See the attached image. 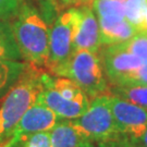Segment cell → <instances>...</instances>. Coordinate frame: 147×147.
<instances>
[{
  "mask_svg": "<svg viewBox=\"0 0 147 147\" xmlns=\"http://www.w3.org/2000/svg\"><path fill=\"white\" fill-rule=\"evenodd\" d=\"M44 89L42 72L27 63L19 81L0 104V147L13 136L16 125Z\"/></svg>",
  "mask_w": 147,
  "mask_h": 147,
  "instance_id": "cell-1",
  "label": "cell"
},
{
  "mask_svg": "<svg viewBox=\"0 0 147 147\" xmlns=\"http://www.w3.org/2000/svg\"><path fill=\"white\" fill-rule=\"evenodd\" d=\"M72 122L83 136L90 142L108 141L120 135L109 105V94L93 98L84 115Z\"/></svg>",
  "mask_w": 147,
  "mask_h": 147,
  "instance_id": "cell-4",
  "label": "cell"
},
{
  "mask_svg": "<svg viewBox=\"0 0 147 147\" xmlns=\"http://www.w3.org/2000/svg\"><path fill=\"white\" fill-rule=\"evenodd\" d=\"M21 143H23L21 135L18 134V133H14L13 136L11 137L10 140L5 143V144H3L1 147H16V146H19Z\"/></svg>",
  "mask_w": 147,
  "mask_h": 147,
  "instance_id": "cell-24",
  "label": "cell"
},
{
  "mask_svg": "<svg viewBox=\"0 0 147 147\" xmlns=\"http://www.w3.org/2000/svg\"><path fill=\"white\" fill-rule=\"evenodd\" d=\"M23 147H25V146H24V145H23Z\"/></svg>",
  "mask_w": 147,
  "mask_h": 147,
  "instance_id": "cell-27",
  "label": "cell"
},
{
  "mask_svg": "<svg viewBox=\"0 0 147 147\" xmlns=\"http://www.w3.org/2000/svg\"><path fill=\"white\" fill-rule=\"evenodd\" d=\"M27 62L0 60V100L21 78Z\"/></svg>",
  "mask_w": 147,
  "mask_h": 147,
  "instance_id": "cell-13",
  "label": "cell"
},
{
  "mask_svg": "<svg viewBox=\"0 0 147 147\" xmlns=\"http://www.w3.org/2000/svg\"><path fill=\"white\" fill-rule=\"evenodd\" d=\"M22 3L23 0H0V19L5 21L14 19Z\"/></svg>",
  "mask_w": 147,
  "mask_h": 147,
  "instance_id": "cell-19",
  "label": "cell"
},
{
  "mask_svg": "<svg viewBox=\"0 0 147 147\" xmlns=\"http://www.w3.org/2000/svg\"><path fill=\"white\" fill-rule=\"evenodd\" d=\"M127 49L135 56L142 60L144 63H147V34L143 32H137L131 39L124 42Z\"/></svg>",
  "mask_w": 147,
  "mask_h": 147,
  "instance_id": "cell-18",
  "label": "cell"
},
{
  "mask_svg": "<svg viewBox=\"0 0 147 147\" xmlns=\"http://www.w3.org/2000/svg\"><path fill=\"white\" fill-rule=\"evenodd\" d=\"M109 105L120 134L136 137L147 126L146 109L113 95H109Z\"/></svg>",
  "mask_w": 147,
  "mask_h": 147,
  "instance_id": "cell-7",
  "label": "cell"
},
{
  "mask_svg": "<svg viewBox=\"0 0 147 147\" xmlns=\"http://www.w3.org/2000/svg\"><path fill=\"white\" fill-rule=\"evenodd\" d=\"M134 142L140 147H147V126L144 129V131L136 137H131Z\"/></svg>",
  "mask_w": 147,
  "mask_h": 147,
  "instance_id": "cell-23",
  "label": "cell"
},
{
  "mask_svg": "<svg viewBox=\"0 0 147 147\" xmlns=\"http://www.w3.org/2000/svg\"><path fill=\"white\" fill-rule=\"evenodd\" d=\"M111 95L120 97L122 99L131 101L135 105L147 110V85L130 84L113 86L111 88Z\"/></svg>",
  "mask_w": 147,
  "mask_h": 147,
  "instance_id": "cell-16",
  "label": "cell"
},
{
  "mask_svg": "<svg viewBox=\"0 0 147 147\" xmlns=\"http://www.w3.org/2000/svg\"><path fill=\"white\" fill-rule=\"evenodd\" d=\"M78 8H70L55 21L49 34V58L46 68L55 75L73 53Z\"/></svg>",
  "mask_w": 147,
  "mask_h": 147,
  "instance_id": "cell-5",
  "label": "cell"
},
{
  "mask_svg": "<svg viewBox=\"0 0 147 147\" xmlns=\"http://www.w3.org/2000/svg\"><path fill=\"white\" fill-rule=\"evenodd\" d=\"M80 147H96V146H95L94 144H93V142H90V141H87V142L83 143V144H82V145H81Z\"/></svg>",
  "mask_w": 147,
  "mask_h": 147,
  "instance_id": "cell-26",
  "label": "cell"
},
{
  "mask_svg": "<svg viewBox=\"0 0 147 147\" xmlns=\"http://www.w3.org/2000/svg\"><path fill=\"white\" fill-rule=\"evenodd\" d=\"M138 32H143V33H146L147 34V7L146 10H145V13H144V19H143L142 25H141V28Z\"/></svg>",
  "mask_w": 147,
  "mask_h": 147,
  "instance_id": "cell-25",
  "label": "cell"
},
{
  "mask_svg": "<svg viewBox=\"0 0 147 147\" xmlns=\"http://www.w3.org/2000/svg\"><path fill=\"white\" fill-rule=\"evenodd\" d=\"M22 58L12 25L8 21L0 19V60L20 61Z\"/></svg>",
  "mask_w": 147,
  "mask_h": 147,
  "instance_id": "cell-14",
  "label": "cell"
},
{
  "mask_svg": "<svg viewBox=\"0 0 147 147\" xmlns=\"http://www.w3.org/2000/svg\"><path fill=\"white\" fill-rule=\"evenodd\" d=\"M100 30L101 45H117L127 42L137 33V30L126 19L122 20H104L97 19Z\"/></svg>",
  "mask_w": 147,
  "mask_h": 147,
  "instance_id": "cell-11",
  "label": "cell"
},
{
  "mask_svg": "<svg viewBox=\"0 0 147 147\" xmlns=\"http://www.w3.org/2000/svg\"><path fill=\"white\" fill-rule=\"evenodd\" d=\"M124 3L125 0H93L92 9L97 19L116 21L125 19Z\"/></svg>",
  "mask_w": 147,
  "mask_h": 147,
  "instance_id": "cell-15",
  "label": "cell"
},
{
  "mask_svg": "<svg viewBox=\"0 0 147 147\" xmlns=\"http://www.w3.org/2000/svg\"><path fill=\"white\" fill-rule=\"evenodd\" d=\"M49 133L51 147H80L87 142L72 120L60 119Z\"/></svg>",
  "mask_w": 147,
  "mask_h": 147,
  "instance_id": "cell-12",
  "label": "cell"
},
{
  "mask_svg": "<svg viewBox=\"0 0 147 147\" xmlns=\"http://www.w3.org/2000/svg\"><path fill=\"white\" fill-rule=\"evenodd\" d=\"M101 46L97 16L89 5L78 8V20L73 40V51L88 50L98 53Z\"/></svg>",
  "mask_w": 147,
  "mask_h": 147,
  "instance_id": "cell-8",
  "label": "cell"
},
{
  "mask_svg": "<svg viewBox=\"0 0 147 147\" xmlns=\"http://www.w3.org/2000/svg\"><path fill=\"white\" fill-rule=\"evenodd\" d=\"M37 98L49 109H51L60 119L67 120H74L84 115L90 104V101H74L65 99L53 87L46 84H44V89Z\"/></svg>",
  "mask_w": 147,
  "mask_h": 147,
  "instance_id": "cell-10",
  "label": "cell"
},
{
  "mask_svg": "<svg viewBox=\"0 0 147 147\" xmlns=\"http://www.w3.org/2000/svg\"><path fill=\"white\" fill-rule=\"evenodd\" d=\"M11 25L23 59L37 68H46L50 28L38 10L23 2Z\"/></svg>",
  "mask_w": 147,
  "mask_h": 147,
  "instance_id": "cell-2",
  "label": "cell"
},
{
  "mask_svg": "<svg viewBox=\"0 0 147 147\" xmlns=\"http://www.w3.org/2000/svg\"><path fill=\"white\" fill-rule=\"evenodd\" d=\"M63 5H74V7H83L90 5L93 0H57Z\"/></svg>",
  "mask_w": 147,
  "mask_h": 147,
  "instance_id": "cell-22",
  "label": "cell"
},
{
  "mask_svg": "<svg viewBox=\"0 0 147 147\" xmlns=\"http://www.w3.org/2000/svg\"><path fill=\"white\" fill-rule=\"evenodd\" d=\"M25 147H51L50 133L49 132H39L32 134L23 143Z\"/></svg>",
  "mask_w": 147,
  "mask_h": 147,
  "instance_id": "cell-21",
  "label": "cell"
},
{
  "mask_svg": "<svg viewBox=\"0 0 147 147\" xmlns=\"http://www.w3.org/2000/svg\"><path fill=\"white\" fill-rule=\"evenodd\" d=\"M59 120L60 118L37 98L22 117L21 121L16 125L14 133L20 134L24 143L32 134L39 132H49L58 123Z\"/></svg>",
  "mask_w": 147,
  "mask_h": 147,
  "instance_id": "cell-9",
  "label": "cell"
},
{
  "mask_svg": "<svg viewBox=\"0 0 147 147\" xmlns=\"http://www.w3.org/2000/svg\"><path fill=\"white\" fill-rule=\"evenodd\" d=\"M147 7V0H125L124 16L133 26L140 31L142 25L144 13Z\"/></svg>",
  "mask_w": 147,
  "mask_h": 147,
  "instance_id": "cell-17",
  "label": "cell"
},
{
  "mask_svg": "<svg viewBox=\"0 0 147 147\" xmlns=\"http://www.w3.org/2000/svg\"><path fill=\"white\" fill-rule=\"evenodd\" d=\"M55 75L74 81L92 99L109 93L102 61L98 53L75 50L68 62L59 69Z\"/></svg>",
  "mask_w": 147,
  "mask_h": 147,
  "instance_id": "cell-3",
  "label": "cell"
},
{
  "mask_svg": "<svg viewBox=\"0 0 147 147\" xmlns=\"http://www.w3.org/2000/svg\"><path fill=\"white\" fill-rule=\"evenodd\" d=\"M102 65L106 78L113 86L135 84L143 62L131 53L124 42L111 45L102 53Z\"/></svg>",
  "mask_w": 147,
  "mask_h": 147,
  "instance_id": "cell-6",
  "label": "cell"
},
{
  "mask_svg": "<svg viewBox=\"0 0 147 147\" xmlns=\"http://www.w3.org/2000/svg\"><path fill=\"white\" fill-rule=\"evenodd\" d=\"M97 147H140L130 136L120 134L108 141L96 143Z\"/></svg>",
  "mask_w": 147,
  "mask_h": 147,
  "instance_id": "cell-20",
  "label": "cell"
}]
</instances>
